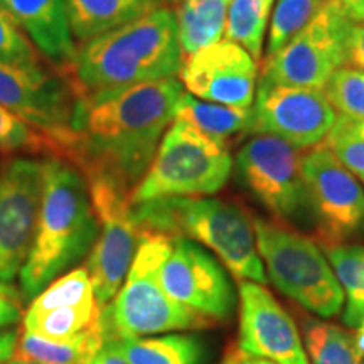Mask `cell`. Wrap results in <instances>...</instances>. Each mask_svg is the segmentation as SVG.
<instances>
[{
	"label": "cell",
	"instance_id": "obj_1",
	"mask_svg": "<svg viewBox=\"0 0 364 364\" xmlns=\"http://www.w3.org/2000/svg\"><path fill=\"white\" fill-rule=\"evenodd\" d=\"M182 95L184 86L171 78L80 97L61 159L85 177H107L132 193L176 118Z\"/></svg>",
	"mask_w": 364,
	"mask_h": 364
},
{
	"label": "cell",
	"instance_id": "obj_2",
	"mask_svg": "<svg viewBox=\"0 0 364 364\" xmlns=\"http://www.w3.org/2000/svg\"><path fill=\"white\" fill-rule=\"evenodd\" d=\"M182 61L174 11L162 6L130 24L78 46L70 78L80 97L179 76Z\"/></svg>",
	"mask_w": 364,
	"mask_h": 364
},
{
	"label": "cell",
	"instance_id": "obj_3",
	"mask_svg": "<svg viewBox=\"0 0 364 364\" xmlns=\"http://www.w3.org/2000/svg\"><path fill=\"white\" fill-rule=\"evenodd\" d=\"M98 233L100 223L85 176L65 159H44L38 230L19 275L24 302L38 297L63 272L90 255Z\"/></svg>",
	"mask_w": 364,
	"mask_h": 364
},
{
	"label": "cell",
	"instance_id": "obj_4",
	"mask_svg": "<svg viewBox=\"0 0 364 364\" xmlns=\"http://www.w3.org/2000/svg\"><path fill=\"white\" fill-rule=\"evenodd\" d=\"M134 215L140 230L201 243L236 280L267 284L253 220L236 204L211 196L164 198L134 204Z\"/></svg>",
	"mask_w": 364,
	"mask_h": 364
},
{
	"label": "cell",
	"instance_id": "obj_5",
	"mask_svg": "<svg viewBox=\"0 0 364 364\" xmlns=\"http://www.w3.org/2000/svg\"><path fill=\"white\" fill-rule=\"evenodd\" d=\"M172 248V236L140 230L139 248L124 285L107 306L100 309L103 341L144 338L164 332L203 329L208 317L177 304L164 290L159 270Z\"/></svg>",
	"mask_w": 364,
	"mask_h": 364
},
{
	"label": "cell",
	"instance_id": "obj_6",
	"mask_svg": "<svg viewBox=\"0 0 364 364\" xmlns=\"http://www.w3.org/2000/svg\"><path fill=\"white\" fill-rule=\"evenodd\" d=\"M231 169L233 159L226 145L176 117L142 181L130 193V201L213 196L225 188Z\"/></svg>",
	"mask_w": 364,
	"mask_h": 364
},
{
	"label": "cell",
	"instance_id": "obj_7",
	"mask_svg": "<svg viewBox=\"0 0 364 364\" xmlns=\"http://www.w3.org/2000/svg\"><path fill=\"white\" fill-rule=\"evenodd\" d=\"M252 220L268 280L314 316L331 318L341 314L343 289L321 247L309 236L265 218Z\"/></svg>",
	"mask_w": 364,
	"mask_h": 364
},
{
	"label": "cell",
	"instance_id": "obj_8",
	"mask_svg": "<svg viewBox=\"0 0 364 364\" xmlns=\"http://www.w3.org/2000/svg\"><path fill=\"white\" fill-rule=\"evenodd\" d=\"M80 95L71 78L53 66L0 61V105L58 145L70 144Z\"/></svg>",
	"mask_w": 364,
	"mask_h": 364
},
{
	"label": "cell",
	"instance_id": "obj_9",
	"mask_svg": "<svg viewBox=\"0 0 364 364\" xmlns=\"http://www.w3.org/2000/svg\"><path fill=\"white\" fill-rule=\"evenodd\" d=\"M85 179L100 223L98 238L85 268L93 284L97 306L102 309L124 285L139 248L140 228L129 191L107 177L91 176Z\"/></svg>",
	"mask_w": 364,
	"mask_h": 364
},
{
	"label": "cell",
	"instance_id": "obj_10",
	"mask_svg": "<svg viewBox=\"0 0 364 364\" xmlns=\"http://www.w3.org/2000/svg\"><path fill=\"white\" fill-rule=\"evenodd\" d=\"M351 24L341 6L326 0L306 29L279 53L265 58L258 81L324 90L332 73L346 66V41Z\"/></svg>",
	"mask_w": 364,
	"mask_h": 364
},
{
	"label": "cell",
	"instance_id": "obj_11",
	"mask_svg": "<svg viewBox=\"0 0 364 364\" xmlns=\"http://www.w3.org/2000/svg\"><path fill=\"white\" fill-rule=\"evenodd\" d=\"M235 166L241 184L279 220H295L311 209L302 156L285 140L255 134L238 150Z\"/></svg>",
	"mask_w": 364,
	"mask_h": 364
},
{
	"label": "cell",
	"instance_id": "obj_12",
	"mask_svg": "<svg viewBox=\"0 0 364 364\" xmlns=\"http://www.w3.org/2000/svg\"><path fill=\"white\" fill-rule=\"evenodd\" d=\"M44 161L16 157L0 166V282L21 275L38 230Z\"/></svg>",
	"mask_w": 364,
	"mask_h": 364
},
{
	"label": "cell",
	"instance_id": "obj_13",
	"mask_svg": "<svg viewBox=\"0 0 364 364\" xmlns=\"http://www.w3.org/2000/svg\"><path fill=\"white\" fill-rule=\"evenodd\" d=\"M302 172L321 235L331 243L364 235L363 184L326 145L304 154Z\"/></svg>",
	"mask_w": 364,
	"mask_h": 364
},
{
	"label": "cell",
	"instance_id": "obj_14",
	"mask_svg": "<svg viewBox=\"0 0 364 364\" xmlns=\"http://www.w3.org/2000/svg\"><path fill=\"white\" fill-rule=\"evenodd\" d=\"M336 118L338 113L322 90L258 81L253 134L273 135L307 150L324 142Z\"/></svg>",
	"mask_w": 364,
	"mask_h": 364
},
{
	"label": "cell",
	"instance_id": "obj_15",
	"mask_svg": "<svg viewBox=\"0 0 364 364\" xmlns=\"http://www.w3.org/2000/svg\"><path fill=\"white\" fill-rule=\"evenodd\" d=\"M171 299L209 321H225L233 312V284L211 252L193 240L172 238V248L159 270Z\"/></svg>",
	"mask_w": 364,
	"mask_h": 364
},
{
	"label": "cell",
	"instance_id": "obj_16",
	"mask_svg": "<svg viewBox=\"0 0 364 364\" xmlns=\"http://www.w3.org/2000/svg\"><path fill=\"white\" fill-rule=\"evenodd\" d=\"M258 63L247 49L230 39L184 58L179 81L203 102L252 108L257 95Z\"/></svg>",
	"mask_w": 364,
	"mask_h": 364
},
{
	"label": "cell",
	"instance_id": "obj_17",
	"mask_svg": "<svg viewBox=\"0 0 364 364\" xmlns=\"http://www.w3.org/2000/svg\"><path fill=\"white\" fill-rule=\"evenodd\" d=\"M238 349L277 364H309L297 324L282 304L255 282H241Z\"/></svg>",
	"mask_w": 364,
	"mask_h": 364
},
{
	"label": "cell",
	"instance_id": "obj_18",
	"mask_svg": "<svg viewBox=\"0 0 364 364\" xmlns=\"http://www.w3.org/2000/svg\"><path fill=\"white\" fill-rule=\"evenodd\" d=\"M49 66L70 76L78 46L68 21L66 0H0Z\"/></svg>",
	"mask_w": 364,
	"mask_h": 364
},
{
	"label": "cell",
	"instance_id": "obj_19",
	"mask_svg": "<svg viewBox=\"0 0 364 364\" xmlns=\"http://www.w3.org/2000/svg\"><path fill=\"white\" fill-rule=\"evenodd\" d=\"M166 6V0H66L68 21L75 41L110 33Z\"/></svg>",
	"mask_w": 364,
	"mask_h": 364
},
{
	"label": "cell",
	"instance_id": "obj_20",
	"mask_svg": "<svg viewBox=\"0 0 364 364\" xmlns=\"http://www.w3.org/2000/svg\"><path fill=\"white\" fill-rule=\"evenodd\" d=\"M230 0H179L176 26L182 58L225 39Z\"/></svg>",
	"mask_w": 364,
	"mask_h": 364
},
{
	"label": "cell",
	"instance_id": "obj_21",
	"mask_svg": "<svg viewBox=\"0 0 364 364\" xmlns=\"http://www.w3.org/2000/svg\"><path fill=\"white\" fill-rule=\"evenodd\" d=\"M176 117L193 124L196 129L226 147L236 136L253 134V107L240 108L203 102L186 91L177 103Z\"/></svg>",
	"mask_w": 364,
	"mask_h": 364
},
{
	"label": "cell",
	"instance_id": "obj_22",
	"mask_svg": "<svg viewBox=\"0 0 364 364\" xmlns=\"http://www.w3.org/2000/svg\"><path fill=\"white\" fill-rule=\"evenodd\" d=\"M100 317V316H98ZM105 341L100 321L88 329L66 341L44 339L24 331L17 341L16 353L19 358L31 359L38 364H88L103 348Z\"/></svg>",
	"mask_w": 364,
	"mask_h": 364
},
{
	"label": "cell",
	"instance_id": "obj_23",
	"mask_svg": "<svg viewBox=\"0 0 364 364\" xmlns=\"http://www.w3.org/2000/svg\"><path fill=\"white\" fill-rule=\"evenodd\" d=\"M130 364H203L204 344L194 334H166L107 343Z\"/></svg>",
	"mask_w": 364,
	"mask_h": 364
},
{
	"label": "cell",
	"instance_id": "obj_24",
	"mask_svg": "<svg viewBox=\"0 0 364 364\" xmlns=\"http://www.w3.org/2000/svg\"><path fill=\"white\" fill-rule=\"evenodd\" d=\"M326 257L344 294V324L356 329L364 318V247L331 243Z\"/></svg>",
	"mask_w": 364,
	"mask_h": 364
},
{
	"label": "cell",
	"instance_id": "obj_25",
	"mask_svg": "<svg viewBox=\"0 0 364 364\" xmlns=\"http://www.w3.org/2000/svg\"><path fill=\"white\" fill-rule=\"evenodd\" d=\"M275 0H230L225 39L233 41L260 65L268 21Z\"/></svg>",
	"mask_w": 364,
	"mask_h": 364
},
{
	"label": "cell",
	"instance_id": "obj_26",
	"mask_svg": "<svg viewBox=\"0 0 364 364\" xmlns=\"http://www.w3.org/2000/svg\"><path fill=\"white\" fill-rule=\"evenodd\" d=\"M304 346L309 364H363L354 336L318 318H307L304 324Z\"/></svg>",
	"mask_w": 364,
	"mask_h": 364
},
{
	"label": "cell",
	"instance_id": "obj_27",
	"mask_svg": "<svg viewBox=\"0 0 364 364\" xmlns=\"http://www.w3.org/2000/svg\"><path fill=\"white\" fill-rule=\"evenodd\" d=\"M100 307L97 300L80 306L59 307L49 312H27L24 317V331L38 334L44 339L66 341L80 334L98 321Z\"/></svg>",
	"mask_w": 364,
	"mask_h": 364
},
{
	"label": "cell",
	"instance_id": "obj_28",
	"mask_svg": "<svg viewBox=\"0 0 364 364\" xmlns=\"http://www.w3.org/2000/svg\"><path fill=\"white\" fill-rule=\"evenodd\" d=\"M326 0H275L267 36V58L279 53L311 24Z\"/></svg>",
	"mask_w": 364,
	"mask_h": 364
},
{
	"label": "cell",
	"instance_id": "obj_29",
	"mask_svg": "<svg viewBox=\"0 0 364 364\" xmlns=\"http://www.w3.org/2000/svg\"><path fill=\"white\" fill-rule=\"evenodd\" d=\"M95 292L90 273L86 268H76L54 280L33 300L29 311L33 314L49 312L59 307L80 306V304L93 302Z\"/></svg>",
	"mask_w": 364,
	"mask_h": 364
},
{
	"label": "cell",
	"instance_id": "obj_30",
	"mask_svg": "<svg viewBox=\"0 0 364 364\" xmlns=\"http://www.w3.org/2000/svg\"><path fill=\"white\" fill-rule=\"evenodd\" d=\"M0 152L4 154H49L59 157L58 145L0 105Z\"/></svg>",
	"mask_w": 364,
	"mask_h": 364
},
{
	"label": "cell",
	"instance_id": "obj_31",
	"mask_svg": "<svg viewBox=\"0 0 364 364\" xmlns=\"http://www.w3.org/2000/svg\"><path fill=\"white\" fill-rule=\"evenodd\" d=\"M322 91L338 115L354 120L364 118V71L341 66L332 73Z\"/></svg>",
	"mask_w": 364,
	"mask_h": 364
},
{
	"label": "cell",
	"instance_id": "obj_32",
	"mask_svg": "<svg viewBox=\"0 0 364 364\" xmlns=\"http://www.w3.org/2000/svg\"><path fill=\"white\" fill-rule=\"evenodd\" d=\"M324 145L356 179L364 184V139L351 129L349 118L338 115Z\"/></svg>",
	"mask_w": 364,
	"mask_h": 364
},
{
	"label": "cell",
	"instance_id": "obj_33",
	"mask_svg": "<svg viewBox=\"0 0 364 364\" xmlns=\"http://www.w3.org/2000/svg\"><path fill=\"white\" fill-rule=\"evenodd\" d=\"M0 61L36 63L41 61L38 49L27 39L12 17L0 7Z\"/></svg>",
	"mask_w": 364,
	"mask_h": 364
},
{
	"label": "cell",
	"instance_id": "obj_34",
	"mask_svg": "<svg viewBox=\"0 0 364 364\" xmlns=\"http://www.w3.org/2000/svg\"><path fill=\"white\" fill-rule=\"evenodd\" d=\"M22 299L21 290L7 282H0V331L11 327L22 318Z\"/></svg>",
	"mask_w": 364,
	"mask_h": 364
},
{
	"label": "cell",
	"instance_id": "obj_35",
	"mask_svg": "<svg viewBox=\"0 0 364 364\" xmlns=\"http://www.w3.org/2000/svg\"><path fill=\"white\" fill-rule=\"evenodd\" d=\"M346 66L364 71V22H353L346 41Z\"/></svg>",
	"mask_w": 364,
	"mask_h": 364
},
{
	"label": "cell",
	"instance_id": "obj_36",
	"mask_svg": "<svg viewBox=\"0 0 364 364\" xmlns=\"http://www.w3.org/2000/svg\"><path fill=\"white\" fill-rule=\"evenodd\" d=\"M88 364H130L127 359L117 351L115 346L112 344H103V348L97 353V356Z\"/></svg>",
	"mask_w": 364,
	"mask_h": 364
},
{
	"label": "cell",
	"instance_id": "obj_37",
	"mask_svg": "<svg viewBox=\"0 0 364 364\" xmlns=\"http://www.w3.org/2000/svg\"><path fill=\"white\" fill-rule=\"evenodd\" d=\"M17 341L16 331L0 332V363H7L16 354Z\"/></svg>",
	"mask_w": 364,
	"mask_h": 364
},
{
	"label": "cell",
	"instance_id": "obj_38",
	"mask_svg": "<svg viewBox=\"0 0 364 364\" xmlns=\"http://www.w3.org/2000/svg\"><path fill=\"white\" fill-rule=\"evenodd\" d=\"M336 4L353 22H364V0H339Z\"/></svg>",
	"mask_w": 364,
	"mask_h": 364
},
{
	"label": "cell",
	"instance_id": "obj_39",
	"mask_svg": "<svg viewBox=\"0 0 364 364\" xmlns=\"http://www.w3.org/2000/svg\"><path fill=\"white\" fill-rule=\"evenodd\" d=\"M354 343H356V349H358L359 356H361L363 364H364V318L361 321V324L356 327V334H354Z\"/></svg>",
	"mask_w": 364,
	"mask_h": 364
},
{
	"label": "cell",
	"instance_id": "obj_40",
	"mask_svg": "<svg viewBox=\"0 0 364 364\" xmlns=\"http://www.w3.org/2000/svg\"><path fill=\"white\" fill-rule=\"evenodd\" d=\"M221 364H243V354H241L240 349H231V351L226 353Z\"/></svg>",
	"mask_w": 364,
	"mask_h": 364
},
{
	"label": "cell",
	"instance_id": "obj_41",
	"mask_svg": "<svg viewBox=\"0 0 364 364\" xmlns=\"http://www.w3.org/2000/svg\"><path fill=\"white\" fill-rule=\"evenodd\" d=\"M349 124H351V129L354 130V134H356L358 136H361V139H364V118H359V120L349 118Z\"/></svg>",
	"mask_w": 364,
	"mask_h": 364
},
{
	"label": "cell",
	"instance_id": "obj_42",
	"mask_svg": "<svg viewBox=\"0 0 364 364\" xmlns=\"http://www.w3.org/2000/svg\"><path fill=\"white\" fill-rule=\"evenodd\" d=\"M241 354H243V353H241ZM243 364H277V363L268 361V359H262V358L245 356V354H243Z\"/></svg>",
	"mask_w": 364,
	"mask_h": 364
},
{
	"label": "cell",
	"instance_id": "obj_43",
	"mask_svg": "<svg viewBox=\"0 0 364 364\" xmlns=\"http://www.w3.org/2000/svg\"><path fill=\"white\" fill-rule=\"evenodd\" d=\"M6 364H38V363L31 361V359H26V358H17V359H12V361H7Z\"/></svg>",
	"mask_w": 364,
	"mask_h": 364
},
{
	"label": "cell",
	"instance_id": "obj_44",
	"mask_svg": "<svg viewBox=\"0 0 364 364\" xmlns=\"http://www.w3.org/2000/svg\"><path fill=\"white\" fill-rule=\"evenodd\" d=\"M166 2H171V4H177V2H179V0H166Z\"/></svg>",
	"mask_w": 364,
	"mask_h": 364
},
{
	"label": "cell",
	"instance_id": "obj_45",
	"mask_svg": "<svg viewBox=\"0 0 364 364\" xmlns=\"http://www.w3.org/2000/svg\"><path fill=\"white\" fill-rule=\"evenodd\" d=\"M329 2H339V0H329Z\"/></svg>",
	"mask_w": 364,
	"mask_h": 364
}]
</instances>
